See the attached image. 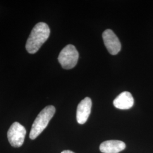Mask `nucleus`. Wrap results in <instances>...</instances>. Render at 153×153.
<instances>
[{
    "mask_svg": "<svg viewBox=\"0 0 153 153\" xmlns=\"http://www.w3.org/2000/svg\"><path fill=\"white\" fill-rule=\"evenodd\" d=\"M26 130L23 126L18 122H14L7 131V138L12 146L19 148L23 144Z\"/></svg>",
    "mask_w": 153,
    "mask_h": 153,
    "instance_id": "4",
    "label": "nucleus"
},
{
    "mask_svg": "<svg viewBox=\"0 0 153 153\" xmlns=\"http://www.w3.org/2000/svg\"><path fill=\"white\" fill-rule=\"evenodd\" d=\"M133 104L134 99L131 94L128 91L121 93L114 100V106L118 109H130Z\"/></svg>",
    "mask_w": 153,
    "mask_h": 153,
    "instance_id": "8",
    "label": "nucleus"
},
{
    "mask_svg": "<svg viewBox=\"0 0 153 153\" xmlns=\"http://www.w3.org/2000/svg\"><path fill=\"white\" fill-rule=\"evenodd\" d=\"M50 35V29L47 24L39 22L33 28L28 38L26 49L28 52L34 54L38 51Z\"/></svg>",
    "mask_w": 153,
    "mask_h": 153,
    "instance_id": "1",
    "label": "nucleus"
},
{
    "mask_svg": "<svg viewBox=\"0 0 153 153\" xmlns=\"http://www.w3.org/2000/svg\"><path fill=\"white\" fill-rule=\"evenodd\" d=\"M126 143L119 140H108L102 142L100 150L103 153H119L126 149Z\"/></svg>",
    "mask_w": 153,
    "mask_h": 153,
    "instance_id": "7",
    "label": "nucleus"
},
{
    "mask_svg": "<svg viewBox=\"0 0 153 153\" xmlns=\"http://www.w3.org/2000/svg\"><path fill=\"white\" fill-rule=\"evenodd\" d=\"M79 58V53L74 45H67L61 50L58 60L64 69H71L75 67Z\"/></svg>",
    "mask_w": 153,
    "mask_h": 153,
    "instance_id": "3",
    "label": "nucleus"
},
{
    "mask_svg": "<svg viewBox=\"0 0 153 153\" xmlns=\"http://www.w3.org/2000/svg\"><path fill=\"white\" fill-rule=\"evenodd\" d=\"M104 44L110 54L117 55L120 51V42L115 33L111 29L105 30L102 34Z\"/></svg>",
    "mask_w": 153,
    "mask_h": 153,
    "instance_id": "5",
    "label": "nucleus"
},
{
    "mask_svg": "<svg viewBox=\"0 0 153 153\" xmlns=\"http://www.w3.org/2000/svg\"><path fill=\"white\" fill-rule=\"evenodd\" d=\"M61 153H74L73 152H72V151H71V150H64V151H63V152H62Z\"/></svg>",
    "mask_w": 153,
    "mask_h": 153,
    "instance_id": "9",
    "label": "nucleus"
},
{
    "mask_svg": "<svg viewBox=\"0 0 153 153\" xmlns=\"http://www.w3.org/2000/svg\"><path fill=\"white\" fill-rule=\"evenodd\" d=\"M56 112L53 105H48L42 110L33 123L29 137L31 140L36 139L48 125L49 121Z\"/></svg>",
    "mask_w": 153,
    "mask_h": 153,
    "instance_id": "2",
    "label": "nucleus"
},
{
    "mask_svg": "<svg viewBox=\"0 0 153 153\" xmlns=\"http://www.w3.org/2000/svg\"><path fill=\"white\" fill-rule=\"evenodd\" d=\"M92 107L91 99L86 97L78 105L76 109V121L79 124H84L91 113Z\"/></svg>",
    "mask_w": 153,
    "mask_h": 153,
    "instance_id": "6",
    "label": "nucleus"
}]
</instances>
